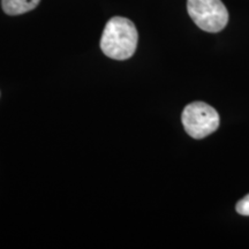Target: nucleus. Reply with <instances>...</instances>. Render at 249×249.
Instances as JSON below:
<instances>
[{
	"mask_svg": "<svg viewBox=\"0 0 249 249\" xmlns=\"http://www.w3.org/2000/svg\"><path fill=\"white\" fill-rule=\"evenodd\" d=\"M139 34L129 18L114 17L103 30L101 49L103 53L114 60H126L135 53Z\"/></svg>",
	"mask_w": 249,
	"mask_h": 249,
	"instance_id": "f257e3e1",
	"label": "nucleus"
},
{
	"mask_svg": "<svg viewBox=\"0 0 249 249\" xmlns=\"http://www.w3.org/2000/svg\"><path fill=\"white\" fill-rule=\"evenodd\" d=\"M187 11L196 26L207 33H219L229 22V12L220 0H187Z\"/></svg>",
	"mask_w": 249,
	"mask_h": 249,
	"instance_id": "f03ea898",
	"label": "nucleus"
},
{
	"mask_svg": "<svg viewBox=\"0 0 249 249\" xmlns=\"http://www.w3.org/2000/svg\"><path fill=\"white\" fill-rule=\"evenodd\" d=\"M181 120L187 134L197 140L210 135L219 127L218 112L203 102H194L187 105L182 112Z\"/></svg>",
	"mask_w": 249,
	"mask_h": 249,
	"instance_id": "7ed1b4c3",
	"label": "nucleus"
},
{
	"mask_svg": "<svg viewBox=\"0 0 249 249\" xmlns=\"http://www.w3.org/2000/svg\"><path fill=\"white\" fill-rule=\"evenodd\" d=\"M40 0H1L2 9L8 15H20L33 11Z\"/></svg>",
	"mask_w": 249,
	"mask_h": 249,
	"instance_id": "20e7f679",
	"label": "nucleus"
},
{
	"mask_svg": "<svg viewBox=\"0 0 249 249\" xmlns=\"http://www.w3.org/2000/svg\"><path fill=\"white\" fill-rule=\"evenodd\" d=\"M235 209L241 216H249V194L236 203Z\"/></svg>",
	"mask_w": 249,
	"mask_h": 249,
	"instance_id": "39448f33",
	"label": "nucleus"
}]
</instances>
